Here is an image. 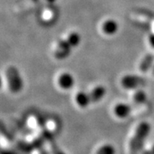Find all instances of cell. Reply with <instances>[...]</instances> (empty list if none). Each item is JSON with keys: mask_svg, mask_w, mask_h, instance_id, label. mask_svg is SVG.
<instances>
[{"mask_svg": "<svg viewBox=\"0 0 154 154\" xmlns=\"http://www.w3.org/2000/svg\"><path fill=\"white\" fill-rule=\"evenodd\" d=\"M72 49V47L70 46L68 42L66 41L64 38L55 44L53 49V56L57 60H63L70 56Z\"/></svg>", "mask_w": 154, "mask_h": 154, "instance_id": "obj_4", "label": "cell"}, {"mask_svg": "<svg viewBox=\"0 0 154 154\" xmlns=\"http://www.w3.org/2000/svg\"><path fill=\"white\" fill-rule=\"evenodd\" d=\"M42 19L45 21H51L54 18V12L52 10H47L42 13Z\"/></svg>", "mask_w": 154, "mask_h": 154, "instance_id": "obj_14", "label": "cell"}, {"mask_svg": "<svg viewBox=\"0 0 154 154\" xmlns=\"http://www.w3.org/2000/svg\"><path fill=\"white\" fill-rule=\"evenodd\" d=\"M154 64V54L149 53L146 55L139 64V70L141 72L146 73L150 70Z\"/></svg>", "mask_w": 154, "mask_h": 154, "instance_id": "obj_9", "label": "cell"}, {"mask_svg": "<svg viewBox=\"0 0 154 154\" xmlns=\"http://www.w3.org/2000/svg\"><path fill=\"white\" fill-rule=\"evenodd\" d=\"M57 82L59 87L64 90H69L72 88L75 84V79L74 76L68 72L61 73L57 77Z\"/></svg>", "mask_w": 154, "mask_h": 154, "instance_id": "obj_5", "label": "cell"}, {"mask_svg": "<svg viewBox=\"0 0 154 154\" xmlns=\"http://www.w3.org/2000/svg\"><path fill=\"white\" fill-rule=\"evenodd\" d=\"M106 94V89L104 86L103 85H96L92 88L89 92H88V96H89L90 101L91 103H95L101 101L104 98V96Z\"/></svg>", "mask_w": 154, "mask_h": 154, "instance_id": "obj_8", "label": "cell"}, {"mask_svg": "<svg viewBox=\"0 0 154 154\" xmlns=\"http://www.w3.org/2000/svg\"><path fill=\"white\" fill-rule=\"evenodd\" d=\"M96 154H115V149L110 144H104L98 148Z\"/></svg>", "mask_w": 154, "mask_h": 154, "instance_id": "obj_13", "label": "cell"}, {"mask_svg": "<svg viewBox=\"0 0 154 154\" xmlns=\"http://www.w3.org/2000/svg\"><path fill=\"white\" fill-rule=\"evenodd\" d=\"M119 29V25L116 20L113 19H107L101 24L102 32L106 35H115Z\"/></svg>", "mask_w": 154, "mask_h": 154, "instance_id": "obj_7", "label": "cell"}, {"mask_svg": "<svg viewBox=\"0 0 154 154\" xmlns=\"http://www.w3.org/2000/svg\"><path fill=\"white\" fill-rule=\"evenodd\" d=\"M5 83L10 92L19 93L23 88V81L19 70L14 66H9L5 73Z\"/></svg>", "mask_w": 154, "mask_h": 154, "instance_id": "obj_2", "label": "cell"}, {"mask_svg": "<svg viewBox=\"0 0 154 154\" xmlns=\"http://www.w3.org/2000/svg\"><path fill=\"white\" fill-rule=\"evenodd\" d=\"M4 85H5V78L2 74H0V91L2 89Z\"/></svg>", "mask_w": 154, "mask_h": 154, "instance_id": "obj_16", "label": "cell"}, {"mask_svg": "<svg viewBox=\"0 0 154 154\" xmlns=\"http://www.w3.org/2000/svg\"><path fill=\"white\" fill-rule=\"evenodd\" d=\"M148 41L149 43V45L154 49V32H151V33L149 34L148 38Z\"/></svg>", "mask_w": 154, "mask_h": 154, "instance_id": "obj_15", "label": "cell"}, {"mask_svg": "<svg viewBox=\"0 0 154 154\" xmlns=\"http://www.w3.org/2000/svg\"><path fill=\"white\" fill-rule=\"evenodd\" d=\"M65 39L68 42L70 46L72 48H74V47L78 46L80 44L82 38H81V35H79V33H78L76 31H71L66 35Z\"/></svg>", "mask_w": 154, "mask_h": 154, "instance_id": "obj_12", "label": "cell"}, {"mask_svg": "<svg viewBox=\"0 0 154 154\" xmlns=\"http://www.w3.org/2000/svg\"><path fill=\"white\" fill-rule=\"evenodd\" d=\"M151 72H152V76H154V64H153V66H152V68H151Z\"/></svg>", "mask_w": 154, "mask_h": 154, "instance_id": "obj_18", "label": "cell"}, {"mask_svg": "<svg viewBox=\"0 0 154 154\" xmlns=\"http://www.w3.org/2000/svg\"><path fill=\"white\" fill-rule=\"evenodd\" d=\"M121 85L124 88L130 90H135L141 88L145 85V79L138 75L126 74L121 79Z\"/></svg>", "mask_w": 154, "mask_h": 154, "instance_id": "obj_3", "label": "cell"}, {"mask_svg": "<svg viewBox=\"0 0 154 154\" xmlns=\"http://www.w3.org/2000/svg\"><path fill=\"white\" fill-rule=\"evenodd\" d=\"M131 100L135 105H144L148 100L146 92L141 88L135 89L131 94Z\"/></svg>", "mask_w": 154, "mask_h": 154, "instance_id": "obj_11", "label": "cell"}, {"mask_svg": "<svg viewBox=\"0 0 154 154\" xmlns=\"http://www.w3.org/2000/svg\"><path fill=\"white\" fill-rule=\"evenodd\" d=\"M145 154H154V145L152 146V148L149 149V150L146 151L145 152Z\"/></svg>", "mask_w": 154, "mask_h": 154, "instance_id": "obj_17", "label": "cell"}, {"mask_svg": "<svg viewBox=\"0 0 154 154\" xmlns=\"http://www.w3.org/2000/svg\"><path fill=\"white\" fill-rule=\"evenodd\" d=\"M74 100H75V103H77V105L81 108H86L88 107V106L91 104V101H90L89 96H88V93H86L85 92H78L75 96H74Z\"/></svg>", "mask_w": 154, "mask_h": 154, "instance_id": "obj_10", "label": "cell"}, {"mask_svg": "<svg viewBox=\"0 0 154 154\" xmlns=\"http://www.w3.org/2000/svg\"><path fill=\"white\" fill-rule=\"evenodd\" d=\"M151 131V125L147 121H143L135 128L132 137L129 141L128 150L130 154H135L140 149Z\"/></svg>", "mask_w": 154, "mask_h": 154, "instance_id": "obj_1", "label": "cell"}, {"mask_svg": "<svg viewBox=\"0 0 154 154\" xmlns=\"http://www.w3.org/2000/svg\"><path fill=\"white\" fill-rule=\"evenodd\" d=\"M113 112L116 117L121 119H124V118H127L132 112H134V109L129 104L125 103H119L115 104V106H113Z\"/></svg>", "mask_w": 154, "mask_h": 154, "instance_id": "obj_6", "label": "cell"}]
</instances>
